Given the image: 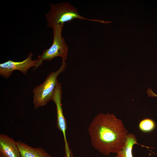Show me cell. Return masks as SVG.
Instances as JSON below:
<instances>
[{
    "label": "cell",
    "mask_w": 157,
    "mask_h": 157,
    "mask_svg": "<svg viewBox=\"0 0 157 157\" xmlns=\"http://www.w3.org/2000/svg\"><path fill=\"white\" fill-rule=\"evenodd\" d=\"M64 24L54 26L53 28V40L49 48L44 50L41 55L38 56V62L33 70L41 65L44 60L49 61L58 57L62 58V60L65 61L67 57L68 46L65 38L62 36V31Z\"/></svg>",
    "instance_id": "277c9868"
},
{
    "label": "cell",
    "mask_w": 157,
    "mask_h": 157,
    "mask_svg": "<svg viewBox=\"0 0 157 157\" xmlns=\"http://www.w3.org/2000/svg\"><path fill=\"white\" fill-rule=\"evenodd\" d=\"M0 157H21L17 142L3 134H0Z\"/></svg>",
    "instance_id": "52a82bcc"
},
{
    "label": "cell",
    "mask_w": 157,
    "mask_h": 157,
    "mask_svg": "<svg viewBox=\"0 0 157 157\" xmlns=\"http://www.w3.org/2000/svg\"><path fill=\"white\" fill-rule=\"evenodd\" d=\"M17 143L21 157H52L42 147H33L20 141Z\"/></svg>",
    "instance_id": "ba28073f"
},
{
    "label": "cell",
    "mask_w": 157,
    "mask_h": 157,
    "mask_svg": "<svg viewBox=\"0 0 157 157\" xmlns=\"http://www.w3.org/2000/svg\"><path fill=\"white\" fill-rule=\"evenodd\" d=\"M154 121L149 118H145L141 120L139 124L140 129L144 132L147 133L153 130L155 128Z\"/></svg>",
    "instance_id": "30bf717a"
},
{
    "label": "cell",
    "mask_w": 157,
    "mask_h": 157,
    "mask_svg": "<svg viewBox=\"0 0 157 157\" xmlns=\"http://www.w3.org/2000/svg\"><path fill=\"white\" fill-rule=\"evenodd\" d=\"M93 147L105 156L117 154L123 147L128 130L113 114H99L88 129Z\"/></svg>",
    "instance_id": "6da1fadb"
},
{
    "label": "cell",
    "mask_w": 157,
    "mask_h": 157,
    "mask_svg": "<svg viewBox=\"0 0 157 157\" xmlns=\"http://www.w3.org/2000/svg\"><path fill=\"white\" fill-rule=\"evenodd\" d=\"M66 66L65 61L62 60L61 65L58 70L51 72L42 83L33 88V103L35 109L44 106L52 100L55 88L58 82L57 77L65 69Z\"/></svg>",
    "instance_id": "3957f363"
},
{
    "label": "cell",
    "mask_w": 157,
    "mask_h": 157,
    "mask_svg": "<svg viewBox=\"0 0 157 157\" xmlns=\"http://www.w3.org/2000/svg\"><path fill=\"white\" fill-rule=\"evenodd\" d=\"M62 87L61 83L58 82L55 88L52 100L55 104L56 108L57 127L62 132L65 143V151L68 152L71 149L69 147L67 141L66 132L67 129V124L66 119L63 113L61 103L62 99Z\"/></svg>",
    "instance_id": "8992f818"
},
{
    "label": "cell",
    "mask_w": 157,
    "mask_h": 157,
    "mask_svg": "<svg viewBox=\"0 0 157 157\" xmlns=\"http://www.w3.org/2000/svg\"><path fill=\"white\" fill-rule=\"evenodd\" d=\"M137 144V139L135 136L132 133H128L123 147L116 154L115 157H133V147L134 144Z\"/></svg>",
    "instance_id": "9c48e42d"
},
{
    "label": "cell",
    "mask_w": 157,
    "mask_h": 157,
    "mask_svg": "<svg viewBox=\"0 0 157 157\" xmlns=\"http://www.w3.org/2000/svg\"><path fill=\"white\" fill-rule=\"evenodd\" d=\"M51 9L45 15L47 26L52 28L54 26L71 21L75 19L95 22L107 24L111 22L101 19L86 18L79 15L77 9L68 2L50 4Z\"/></svg>",
    "instance_id": "7a4b0ae2"
},
{
    "label": "cell",
    "mask_w": 157,
    "mask_h": 157,
    "mask_svg": "<svg viewBox=\"0 0 157 157\" xmlns=\"http://www.w3.org/2000/svg\"><path fill=\"white\" fill-rule=\"evenodd\" d=\"M33 54L30 52L27 58L21 61H14L9 60L0 64V75L3 77L8 78L15 70H18L26 74L29 68L36 66L38 59H32Z\"/></svg>",
    "instance_id": "5b68a950"
},
{
    "label": "cell",
    "mask_w": 157,
    "mask_h": 157,
    "mask_svg": "<svg viewBox=\"0 0 157 157\" xmlns=\"http://www.w3.org/2000/svg\"><path fill=\"white\" fill-rule=\"evenodd\" d=\"M147 93L148 94V96L149 97H157V94L154 93L152 91V89L150 88L148 89Z\"/></svg>",
    "instance_id": "8fae6325"
}]
</instances>
